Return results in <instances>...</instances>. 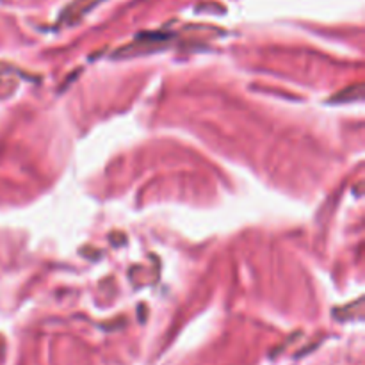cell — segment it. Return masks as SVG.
<instances>
[{
	"label": "cell",
	"mask_w": 365,
	"mask_h": 365,
	"mask_svg": "<svg viewBox=\"0 0 365 365\" xmlns=\"http://www.w3.org/2000/svg\"><path fill=\"white\" fill-rule=\"evenodd\" d=\"M364 97V86L361 84H354L353 88H347L342 93L333 95V98L330 102H349V100H360Z\"/></svg>",
	"instance_id": "1"
}]
</instances>
